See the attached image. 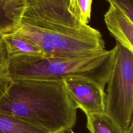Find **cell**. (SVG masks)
<instances>
[{"label":"cell","instance_id":"obj_8","mask_svg":"<svg viewBox=\"0 0 133 133\" xmlns=\"http://www.w3.org/2000/svg\"><path fill=\"white\" fill-rule=\"evenodd\" d=\"M6 48L9 57L18 56L43 57L40 47L32 41L15 33L0 36Z\"/></svg>","mask_w":133,"mask_h":133},{"label":"cell","instance_id":"obj_14","mask_svg":"<svg viewBox=\"0 0 133 133\" xmlns=\"http://www.w3.org/2000/svg\"><path fill=\"white\" fill-rule=\"evenodd\" d=\"M125 133H133V123L130 125L129 129Z\"/></svg>","mask_w":133,"mask_h":133},{"label":"cell","instance_id":"obj_10","mask_svg":"<svg viewBox=\"0 0 133 133\" xmlns=\"http://www.w3.org/2000/svg\"><path fill=\"white\" fill-rule=\"evenodd\" d=\"M85 115L86 127L89 133H124L121 127L105 112Z\"/></svg>","mask_w":133,"mask_h":133},{"label":"cell","instance_id":"obj_4","mask_svg":"<svg viewBox=\"0 0 133 133\" xmlns=\"http://www.w3.org/2000/svg\"><path fill=\"white\" fill-rule=\"evenodd\" d=\"M112 70L107 83L105 113L125 133L133 123V51L116 42Z\"/></svg>","mask_w":133,"mask_h":133},{"label":"cell","instance_id":"obj_13","mask_svg":"<svg viewBox=\"0 0 133 133\" xmlns=\"http://www.w3.org/2000/svg\"><path fill=\"white\" fill-rule=\"evenodd\" d=\"M114 7L124 13L133 22V0H107Z\"/></svg>","mask_w":133,"mask_h":133},{"label":"cell","instance_id":"obj_1","mask_svg":"<svg viewBox=\"0 0 133 133\" xmlns=\"http://www.w3.org/2000/svg\"><path fill=\"white\" fill-rule=\"evenodd\" d=\"M13 33L37 44L45 58H83L105 50L100 32L70 11V0H27Z\"/></svg>","mask_w":133,"mask_h":133},{"label":"cell","instance_id":"obj_9","mask_svg":"<svg viewBox=\"0 0 133 133\" xmlns=\"http://www.w3.org/2000/svg\"><path fill=\"white\" fill-rule=\"evenodd\" d=\"M0 133H51L18 117L0 112Z\"/></svg>","mask_w":133,"mask_h":133},{"label":"cell","instance_id":"obj_6","mask_svg":"<svg viewBox=\"0 0 133 133\" xmlns=\"http://www.w3.org/2000/svg\"><path fill=\"white\" fill-rule=\"evenodd\" d=\"M104 18L108 29L117 42L133 51V22L121 10L111 5Z\"/></svg>","mask_w":133,"mask_h":133},{"label":"cell","instance_id":"obj_7","mask_svg":"<svg viewBox=\"0 0 133 133\" xmlns=\"http://www.w3.org/2000/svg\"><path fill=\"white\" fill-rule=\"evenodd\" d=\"M27 0H0V36L18 28Z\"/></svg>","mask_w":133,"mask_h":133},{"label":"cell","instance_id":"obj_5","mask_svg":"<svg viewBox=\"0 0 133 133\" xmlns=\"http://www.w3.org/2000/svg\"><path fill=\"white\" fill-rule=\"evenodd\" d=\"M63 81L77 109L85 115L105 112V86L84 77H71Z\"/></svg>","mask_w":133,"mask_h":133},{"label":"cell","instance_id":"obj_11","mask_svg":"<svg viewBox=\"0 0 133 133\" xmlns=\"http://www.w3.org/2000/svg\"><path fill=\"white\" fill-rule=\"evenodd\" d=\"M9 58L6 48L0 37V98L6 92L12 81L8 72Z\"/></svg>","mask_w":133,"mask_h":133},{"label":"cell","instance_id":"obj_12","mask_svg":"<svg viewBox=\"0 0 133 133\" xmlns=\"http://www.w3.org/2000/svg\"><path fill=\"white\" fill-rule=\"evenodd\" d=\"M92 2V0H70V10L82 22L88 24Z\"/></svg>","mask_w":133,"mask_h":133},{"label":"cell","instance_id":"obj_3","mask_svg":"<svg viewBox=\"0 0 133 133\" xmlns=\"http://www.w3.org/2000/svg\"><path fill=\"white\" fill-rule=\"evenodd\" d=\"M115 48L92 56L78 58L18 56L9 58L8 72L11 81H63L79 76L92 79L105 86L112 70Z\"/></svg>","mask_w":133,"mask_h":133},{"label":"cell","instance_id":"obj_2","mask_svg":"<svg viewBox=\"0 0 133 133\" xmlns=\"http://www.w3.org/2000/svg\"><path fill=\"white\" fill-rule=\"evenodd\" d=\"M77 110L63 81H12L0 98V112L51 133L71 132Z\"/></svg>","mask_w":133,"mask_h":133}]
</instances>
